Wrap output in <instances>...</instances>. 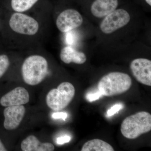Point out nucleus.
Wrapping results in <instances>:
<instances>
[{
    "label": "nucleus",
    "instance_id": "nucleus-1",
    "mask_svg": "<svg viewBox=\"0 0 151 151\" xmlns=\"http://www.w3.org/2000/svg\"><path fill=\"white\" fill-rule=\"evenodd\" d=\"M21 70L25 83L35 86L40 84L46 77L48 73V62L42 55H30L23 63Z\"/></svg>",
    "mask_w": 151,
    "mask_h": 151
},
{
    "label": "nucleus",
    "instance_id": "nucleus-2",
    "mask_svg": "<svg viewBox=\"0 0 151 151\" xmlns=\"http://www.w3.org/2000/svg\"><path fill=\"white\" fill-rule=\"evenodd\" d=\"M132 85V79L127 73L112 72L103 76L98 82V90L103 96L111 97L127 92Z\"/></svg>",
    "mask_w": 151,
    "mask_h": 151
},
{
    "label": "nucleus",
    "instance_id": "nucleus-3",
    "mask_svg": "<svg viewBox=\"0 0 151 151\" xmlns=\"http://www.w3.org/2000/svg\"><path fill=\"white\" fill-rule=\"evenodd\" d=\"M151 130V115L141 111L127 117L121 125V131L125 137L134 139Z\"/></svg>",
    "mask_w": 151,
    "mask_h": 151
},
{
    "label": "nucleus",
    "instance_id": "nucleus-4",
    "mask_svg": "<svg viewBox=\"0 0 151 151\" xmlns=\"http://www.w3.org/2000/svg\"><path fill=\"white\" fill-rule=\"evenodd\" d=\"M75 94L73 84L68 82H62L57 88L52 89L47 94V105L53 111H60L70 104Z\"/></svg>",
    "mask_w": 151,
    "mask_h": 151
},
{
    "label": "nucleus",
    "instance_id": "nucleus-5",
    "mask_svg": "<svg viewBox=\"0 0 151 151\" xmlns=\"http://www.w3.org/2000/svg\"><path fill=\"white\" fill-rule=\"evenodd\" d=\"M9 25L14 32L29 36L35 35L40 29L37 21L24 13H13L9 19Z\"/></svg>",
    "mask_w": 151,
    "mask_h": 151
},
{
    "label": "nucleus",
    "instance_id": "nucleus-6",
    "mask_svg": "<svg viewBox=\"0 0 151 151\" xmlns=\"http://www.w3.org/2000/svg\"><path fill=\"white\" fill-rule=\"evenodd\" d=\"M131 16L126 10L116 9L103 18L100 25L101 31L105 34H111L129 23Z\"/></svg>",
    "mask_w": 151,
    "mask_h": 151
},
{
    "label": "nucleus",
    "instance_id": "nucleus-7",
    "mask_svg": "<svg viewBox=\"0 0 151 151\" xmlns=\"http://www.w3.org/2000/svg\"><path fill=\"white\" fill-rule=\"evenodd\" d=\"M83 18L76 10L68 9L64 10L58 15L55 24L58 29L61 32L65 33L81 26Z\"/></svg>",
    "mask_w": 151,
    "mask_h": 151
},
{
    "label": "nucleus",
    "instance_id": "nucleus-8",
    "mask_svg": "<svg viewBox=\"0 0 151 151\" xmlns=\"http://www.w3.org/2000/svg\"><path fill=\"white\" fill-rule=\"evenodd\" d=\"M130 70L136 80L147 86H151V61L145 58L133 60L130 65Z\"/></svg>",
    "mask_w": 151,
    "mask_h": 151
},
{
    "label": "nucleus",
    "instance_id": "nucleus-9",
    "mask_svg": "<svg viewBox=\"0 0 151 151\" xmlns=\"http://www.w3.org/2000/svg\"><path fill=\"white\" fill-rule=\"evenodd\" d=\"M25 111V108L23 105L6 107L4 111L5 129L11 131L17 128L24 118Z\"/></svg>",
    "mask_w": 151,
    "mask_h": 151
},
{
    "label": "nucleus",
    "instance_id": "nucleus-10",
    "mask_svg": "<svg viewBox=\"0 0 151 151\" xmlns=\"http://www.w3.org/2000/svg\"><path fill=\"white\" fill-rule=\"evenodd\" d=\"M29 101V95L26 89L18 86L4 95L0 99L3 107L24 105Z\"/></svg>",
    "mask_w": 151,
    "mask_h": 151
},
{
    "label": "nucleus",
    "instance_id": "nucleus-11",
    "mask_svg": "<svg viewBox=\"0 0 151 151\" xmlns=\"http://www.w3.org/2000/svg\"><path fill=\"white\" fill-rule=\"evenodd\" d=\"M119 0H95L92 3L90 12L97 18H103L117 9Z\"/></svg>",
    "mask_w": 151,
    "mask_h": 151
},
{
    "label": "nucleus",
    "instance_id": "nucleus-12",
    "mask_svg": "<svg viewBox=\"0 0 151 151\" xmlns=\"http://www.w3.org/2000/svg\"><path fill=\"white\" fill-rule=\"evenodd\" d=\"M60 58L65 64L73 63L76 64H82L86 60V55L84 52L78 51L70 46L64 47L61 49Z\"/></svg>",
    "mask_w": 151,
    "mask_h": 151
},
{
    "label": "nucleus",
    "instance_id": "nucleus-13",
    "mask_svg": "<svg viewBox=\"0 0 151 151\" xmlns=\"http://www.w3.org/2000/svg\"><path fill=\"white\" fill-rule=\"evenodd\" d=\"M23 151H53L54 146L51 143L41 142L35 136H30L26 138L21 144Z\"/></svg>",
    "mask_w": 151,
    "mask_h": 151
},
{
    "label": "nucleus",
    "instance_id": "nucleus-14",
    "mask_svg": "<svg viewBox=\"0 0 151 151\" xmlns=\"http://www.w3.org/2000/svg\"><path fill=\"white\" fill-rule=\"evenodd\" d=\"M81 151H114L112 146L100 139H94L86 142L83 145Z\"/></svg>",
    "mask_w": 151,
    "mask_h": 151
},
{
    "label": "nucleus",
    "instance_id": "nucleus-15",
    "mask_svg": "<svg viewBox=\"0 0 151 151\" xmlns=\"http://www.w3.org/2000/svg\"><path fill=\"white\" fill-rule=\"evenodd\" d=\"M40 0H11V9L15 12L24 13L29 10Z\"/></svg>",
    "mask_w": 151,
    "mask_h": 151
},
{
    "label": "nucleus",
    "instance_id": "nucleus-16",
    "mask_svg": "<svg viewBox=\"0 0 151 151\" xmlns=\"http://www.w3.org/2000/svg\"><path fill=\"white\" fill-rule=\"evenodd\" d=\"M10 62L7 55L0 54V78L4 76L8 70Z\"/></svg>",
    "mask_w": 151,
    "mask_h": 151
},
{
    "label": "nucleus",
    "instance_id": "nucleus-17",
    "mask_svg": "<svg viewBox=\"0 0 151 151\" xmlns=\"http://www.w3.org/2000/svg\"><path fill=\"white\" fill-rule=\"evenodd\" d=\"M103 95L101 92L98 90L96 92H89L86 94V100L88 102H91L99 100Z\"/></svg>",
    "mask_w": 151,
    "mask_h": 151
},
{
    "label": "nucleus",
    "instance_id": "nucleus-18",
    "mask_svg": "<svg viewBox=\"0 0 151 151\" xmlns=\"http://www.w3.org/2000/svg\"><path fill=\"white\" fill-rule=\"evenodd\" d=\"M124 106L121 104H116L111 107V109H109L107 111V116L111 117L119 112L120 110H122Z\"/></svg>",
    "mask_w": 151,
    "mask_h": 151
},
{
    "label": "nucleus",
    "instance_id": "nucleus-19",
    "mask_svg": "<svg viewBox=\"0 0 151 151\" xmlns=\"http://www.w3.org/2000/svg\"><path fill=\"white\" fill-rule=\"evenodd\" d=\"M71 138L68 136H65L60 137L57 139V143L58 145H63L64 143L68 142L70 140Z\"/></svg>",
    "mask_w": 151,
    "mask_h": 151
},
{
    "label": "nucleus",
    "instance_id": "nucleus-20",
    "mask_svg": "<svg viewBox=\"0 0 151 151\" xmlns=\"http://www.w3.org/2000/svg\"><path fill=\"white\" fill-rule=\"evenodd\" d=\"M52 117L54 119H61L65 120L67 117V113L64 112H59V113H53L52 115Z\"/></svg>",
    "mask_w": 151,
    "mask_h": 151
},
{
    "label": "nucleus",
    "instance_id": "nucleus-21",
    "mask_svg": "<svg viewBox=\"0 0 151 151\" xmlns=\"http://www.w3.org/2000/svg\"><path fill=\"white\" fill-rule=\"evenodd\" d=\"M7 150L5 147L3 145L2 142L0 139V151H6Z\"/></svg>",
    "mask_w": 151,
    "mask_h": 151
},
{
    "label": "nucleus",
    "instance_id": "nucleus-22",
    "mask_svg": "<svg viewBox=\"0 0 151 151\" xmlns=\"http://www.w3.org/2000/svg\"><path fill=\"white\" fill-rule=\"evenodd\" d=\"M146 2L149 5V6H151V0H145Z\"/></svg>",
    "mask_w": 151,
    "mask_h": 151
},
{
    "label": "nucleus",
    "instance_id": "nucleus-23",
    "mask_svg": "<svg viewBox=\"0 0 151 151\" xmlns=\"http://www.w3.org/2000/svg\"><path fill=\"white\" fill-rule=\"evenodd\" d=\"M1 19H0V29H1Z\"/></svg>",
    "mask_w": 151,
    "mask_h": 151
}]
</instances>
